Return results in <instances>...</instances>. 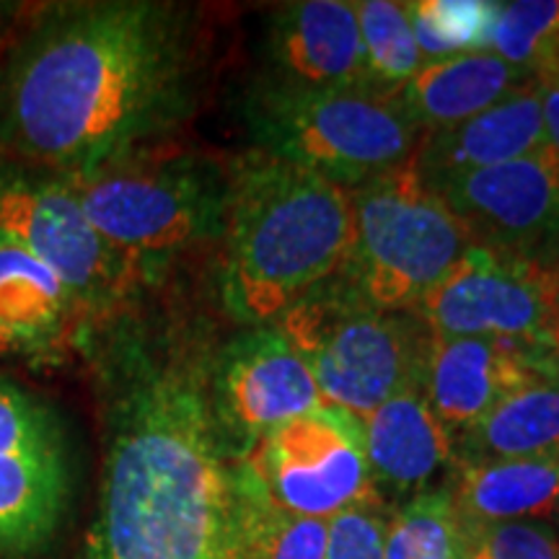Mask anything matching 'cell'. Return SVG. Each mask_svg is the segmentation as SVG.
I'll list each match as a JSON object with an SVG mask.
<instances>
[{"mask_svg":"<svg viewBox=\"0 0 559 559\" xmlns=\"http://www.w3.org/2000/svg\"><path fill=\"white\" fill-rule=\"evenodd\" d=\"M185 13L151 0L39 11L0 66V145L73 179L148 153L190 104Z\"/></svg>","mask_w":559,"mask_h":559,"instance_id":"6da1fadb","label":"cell"},{"mask_svg":"<svg viewBox=\"0 0 559 559\" xmlns=\"http://www.w3.org/2000/svg\"><path fill=\"white\" fill-rule=\"evenodd\" d=\"M104 472L86 559H221L230 469L207 349L181 332L104 330Z\"/></svg>","mask_w":559,"mask_h":559,"instance_id":"7a4b0ae2","label":"cell"},{"mask_svg":"<svg viewBox=\"0 0 559 559\" xmlns=\"http://www.w3.org/2000/svg\"><path fill=\"white\" fill-rule=\"evenodd\" d=\"M221 290L241 324L264 326L345 267L349 190L257 151L226 181Z\"/></svg>","mask_w":559,"mask_h":559,"instance_id":"3957f363","label":"cell"},{"mask_svg":"<svg viewBox=\"0 0 559 559\" xmlns=\"http://www.w3.org/2000/svg\"><path fill=\"white\" fill-rule=\"evenodd\" d=\"M247 120L260 153L355 190L417 158L423 132L400 96L373 86L309 88L270 81Z\"/></svg>","mask_w":559,"mask_h":559,"instance_id":"277c9868","label":"cell"},{"mask_svg":"<svg viewBox=\"0 0 559 559\" xmlns=\"http://www.w3.org/2000/svg\"><path fill=\"white\" fill-rule=\"evenodd\" d=\"M280 319V330L306 360L330 407L360 419L419 386L428 326L415 313L370 306L340 272Z\"/></svg>","mask_w":559,"mask_h":559,"instance_id":"5b68a950","label":"cell"},{"mask_svg":"<svg viewBox=\"0 0 559 559\" xmlns=\"http://www.w3.org/2000/svg\"><path fill=\"white\" fill-rule=\"evenodd\" d=\"M353 249L340 275L381 311L423 300L466 251L477 247L464 221L417 169V158L349 190Z\"/></svg>","mask_w":559,"mask_h":559,"instance_id":"8992f818","label":"cell"},{"mask_svg":"<svg viewBox=\"0 0 559 559\" xmlns=\"http://www.w3.org/2000/svg\"><path fill=\"white\" fill-rule=\"evenodd\" d=\"M66 181L104 241L148 283L181 251L221 234L228 179L190 156L148 151Z\"/></svg>","mask_w":559,"mask_h":559,"instance_id":"52a82bcc","label":"cell"},{"mask_svg":"<svg viewBox=\"0 0 559 559\" xmlns=\"http://www.w3.org/2000/svg\"><path fill=\"white\" fill-rule=\"evenodd\" d=\"M0 236L60 277L91 340L148 283L122 251L104 241L66 179L16 160L0 164Z\"/></svg>","mask_w":559,"mask_h":559,"instance_id":"ba28073f","label":"cell"},{"mask_svg":"<svg viewBox=\"0 0 559 559\" xmlns=\"http://www.w3.org/2000/svg\"><path fill=\"white\" fill-rule=\"evenodd\" d=\"M557 262L472 247L412 309L438 337H489L559 358Z\"/></svg>","mask_w":559,"mask_h":559,"instance_id":"9c48e42d","label":"cell"},{"mask_svg":"<svg viewBox=\"0 0 559 559\" xmlns=\"http://www.w3.org/2000/svg\"><path fill=\"white\" fill-rule=\"evenodd\" d=\"M73 464L58 409L0 373V559H45L66 528Z\"/></svg>","mask_w":559,"mask_h":559,"instance_id":"30bf717a","label":"cell"},{"mask_svg":"<svg viewBox=\"0 0 559 559\" xmlns=\"http://www.w3.org/2000/svg\"><path fill=\"white\" fill-rule=\"evenodd\" d=\"M239 464L280 508L306 519L332 521L383 502L368 474L360 419L330 404L277 425L239 453Z\"/></svg>","mask_w":559,"mask_h":559,"instance_id":"8fae6325","label":"cell"},{"mask_svg":"<svg viewBox=\"0 0 559 559\" xmlns=\"http://www.w3.org/2000/svg\"><path fill=\"white\" fill-rule=\"evenodd\" d=\"M210 400L223 445L239 440V453L277 425L324 407L317 379L280 326H254L215 355Z\"/></svg>","mask_w":559,"mask_h":559,"instance_id":"7c38bea8","label":"cell"},{"mask_svg":"<svg viewBox=\"0 0 559 559\" xmlns=\"http://www.w3.org/2000/svg\"><path fill=\"white\" fill-rule=\"evenodd\" d=\"M432 190L481 247L544 260L542 251L559 241V151L551 145Z\"/></svg>","mask_w":559,"mask_h":559,"instance_id":"4fadbf2b","label":"cell"},{"mask_svg":"<svg viewBox=\"0 0 559 559\" xmlns=\"http://www.w3.org/2000/svg\"><path fill=\"white\" fill-rule=\"evenodd\" d=\"M551 370H559L557 355L515 342L430 334L419 386L432 415L456 438L515 389Z\"/></svg>","mask_w":559,"mask_h":559,"instance_id":"5bb4252c","label":"cell"},{"mask_svg":"<svg viewBox=\"0 0 559 559\" xmlns=\"http://www.w3.org/2000/svg\"><path fill=\"white\" fill-rule=\"evenodd\" d=\"M86 342V321L60 277L0 236V355L47 366Z\"/></svg>","mask_w":559,"mask_h":559,"instance_id":"9a60e30c","label":"cell"},{"mask_svg":"<svg viewBox=\"0 0 559 559\" xmlns=\"http://www.w3.org/2000/svg\"><path fill=\"white\" fill-rule=\"evenodd\" d=\"M362 451L376 495L417 498L440 472L456 464L453 436L432 415L423 386L391 396L360 417Z\"/></svg>","mask_w":559,"mask_h":559,"instance_id":"2e32d148","label":"cell"},{"mask_svg":"<svg viewBox=\"0 0 559 559\" xmlns=\"http://www.w3.org/2000/svg\"><path fill=\"white\" fill-rule=\"evenodd\" d=\"M270 55L280 79L293 86H370L355 3L306 0L275 13Z\"/></svg>","mask_w":559,"mask_h":559,"instance_id":"e0dca14e","label":"cell"},{"mask_svg":"<svg viewBox=\"0 0 559 559\" xmlns=\"http://www.w3.org/2000/svg\"><path fill=\"white\" fill-rule=\"evenodd\" d=\"M547 145L542 94L534 79L510 91L506 99L456 124L430 132L417 151V169L430 187L508 164Z\"/></svg>","mask_w":559,"mask_h":559,"instance_id":"ac0fdd59","label":"cell"},{"mask_svg":"<svg viewBox=\"0 0 559 559\" xmlns=\"http://www.w3.org/2000/svg\"><path fill=\"white\" fill-rule=\"evenodd\" d=\"M526 81L528 75L485 50L428 62L396 96L419 132L430 135L481 115Z\"/></svg>","mask_w":559,"mask_h":559,"instance_id":"d6986e66","label":"cell"},{"mask_svg":"<svg viewBox=\"0 0 559 559\" xmlns=\"http://www.w3.org/2000/svg\"><path fill=\"white\" fill-rule=\"evenodd\" d=\"M466 534L513 521L555 515L559 500V456L456 464L449 487Z\"/></svg>","mask_w":559,"mask_h":559,"instance_id":"ffe728a7","label":"cell"},{"mask_svg":"<svg viewBox=\"0 0 559 559\" xmlns=\"http://www.w3.org/2000/svg\"><path fill=\"white\" fill-rule=\"evenodd\" d=\"M456 464L559 456V370L508 394L469 430L453 438Z\"/></svg>","mask_w":559,"mask_h":559,"instance_id":"44dd1931","label":"cell"},{"mask_svg":"<svg viewBox=\"0 0 559 559\" xmlns=\"http://www.w3.org/2000/svg\"><path fill=\"white\" fill-rule=\"evenodd\" d=\"M330 521L280 508L236 461L230 469L228 547L239 559H324Z\"/></svg>","mask_w":559,"mask_h":559,"instance_id":"7402d4cb","label":"cell"},{"mask_svg":"<svg viewBox=\"0 0 559 559\" xmlns=\"http://www.w3.org/2000/svg\"><path fill=\"white\" fill-rule=\"evenodd\" d=\"M466 544L449 489H428L386 521L383 559H464Z\"/></svg>","mask_w":559,"mask_h":559,"instance_id":"603a6c76","label":"cell"},{"mask_svg":"<svg viewBox=\"0 0 559 559\" xmlns=\"http://www.w3.org/2000/svg\"><path fill=\"white\" fill-rule=\"evenodd\" d=\"M423 62L489 50L498 3L487 0H415L404 3Z\"/></svg>","mask_w":559,"mask_h":559,"instance_id":"cb8c5ba5","label":"cell"},{"mask_svg":"<svg viewBox=\"0 0 559 559\" xmlns=\"http://www.w3.org/2000/svg\"><path fill=\"white\" fill-rule=\"evenodd\" d=\"M355 13L366 50L368 83L396 94L425 66L407 9L394 0H366L355 3Z\"/></svg>","mask_w":559,"mask_h":559,"instance_id":"d4e9b609","label":"cell"},{"mask_svg":"<svg viewBox=\"0 0 559 559\" xmlns=\"http://www.w3.org/2000/svg\"><path fill=\"white\" fill-rule=\"evenodd\" d=\"M489 52L528 79L559 66V0L498 3Z\"/></svg>","mask_w":559,"mask_h":559,"instance_id":"484cf974","label":"cell"},{"mask_svg":"<svg viewBox=\"0 0 559 559\" xmlns=\"http://www.w3.org/2000/svg\"><path fill=\"white\" fill-rule=\"evenodd\" d=\"M464 559H559V531L544 521H513L472 531Z\"/></svg>","mask_w":559,"mask_h":559,"instance_id":"4316f807","label":"cell"},{"mask_svg":"<svg viewBox=\"0 0 559 559\" xmlns=\"http://www.w3.org/2000/svg\"><path fill=\"white\" fill-rule=\"evenodd\" d=\"M381 508L360 506L334 515L324 559H383L386 519Z\"/></svg>","mask_w":559,"mask_h":559,"instance_id":"83f0119b","label":"cell"},{"mask_svg":"<svg viewBox=\"0 0 559 559\" xmlns=\"http://www.w3.org/2000/svg\"><path fill=\"white\" fill-rule=\"evenodd\" d=\"M534 83L542 94V115H544V135L547 145L559 151V66L534 75Z\"/></svg>","mask_w":559,"mask_h":559,"instance_id":"f1b7e54d","label":"cell"},{"mask_svg":"<svg viewBox=\"0 0 559 559\" xmlns=\"http://www.w3.org/2000/svg\"><path fill=\"white\" fill-rule=\"evenodd\" d=\"M16 9H19L16 3H0V29H3V24L13 16V11Z\"/></svg>","mask_w":559,"mask_h":559,"instance_id":"f546056e","label":"cell"},{"mask_svg":"<svg viewBox=\"0 0 559 559\" xmlns=\"http://www.w3.org/2000/svg\"><path fill=\"white\" fill-rule=\"evenodd\" d=\"M221 559H239V557H236V551L230 549L228 544H226V551H223V557H221Z\"/></svg>","mask_w":559,"mask_h":559,"instance_id":"4dcf8cb0","label":"cell"},{"mask_svg":"<svg viewBox=\"0 0 559 559\" xmlns=\"http://www.w3.org/2000/svg\"><path fill=\"white\" fill-rule=\"evenodd\" d=\"M557 270H559V262H557ZM557 321H559V285H557Z\"/></svg>","mask_w":559,"mask_h":559,"instance_id":"1f68e13d","label":"cell"},{"mask_svg":"<svg viewBox=\"0 0 559 559\" xmlns=\"http://www.w3.org/2000/svg\"><path fill=\"white\" fill-rule=\"evenodd\" d=\"M555 513H557V515H559V500H557V510H555Z\"/></svg>","mask_w":559,"mask_h":559,"instance_id":"d6a6232c","label":"cell"}]
</instances>
